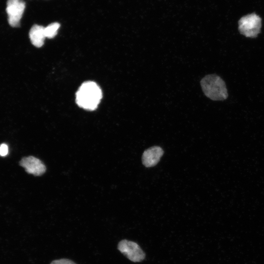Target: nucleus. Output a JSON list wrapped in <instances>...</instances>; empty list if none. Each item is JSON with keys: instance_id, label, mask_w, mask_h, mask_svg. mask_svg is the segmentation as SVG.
Masks as SVG:
<instances>
[{"instance_id": "obj_8", "label": "nucleus", "mask_w": 264, "mask_h": 264, "mask_svg": "<svg viewBox=\"0 0 264 264\" xmlns=\"http://www.w3.org/2000/svg\"><path fill=\"white\" fill-rule=\"evenodd\" d=\"M29 35L33 45L37 47L42 46L46 38L44 27L38 24L33 25L29 31Z\"/></svg>"}, {"instance_id": "obj_7", "label": "nucleus", "mask_w": 264, "mask_h": 264, "mask_svg": "<svg viewBox=\"0 0 264 264\" xmlns=\"http://www.w3.org/2000/svg\"><path fill=\"white\" fill-rule=\"evenodd\" d=\"M163 150L158 146H154L145 150L142 155L143 164L150 167L155 166L163 154Z\"/></svg>"}, {"instance_id": "obj_2", "label": "nucleus", "mask_w": 264, "mask_h": 264, "mask_svg": "<svg viewBox=\"0 0 264 264\" xmlns=\"http://www.w3.org/2000/svg\"><path fill=\"white\" fill-rule=\"evenodd\" d=\"M204 95L213 101H223L228 97L227 89L224 81L217 74L205 76L200 81Z\"/></svg>"}, {"instance_id": "obj_1", "label": "nucleus", "mask_w": 264, "mask_h": 264, "mask_svg": "<svg viewBox=\"0 0 264 264\" xmlns=\"http://www.w3.org/2000/svg\"><path fill=\"white\" fill-rule=\"evenodd\" d=\"M102 97V93L97 84L92 81L84 82L76 94V101L81 108L86 110H95Z\"/></svg>"}, {"instance_id": "obj_9", "label": "nucleus", "mask_w": 264, "mask_h": 264, "mask_svg": "<svg viewBox=\"0 0 264 264\" xmlns=\"http://www.w3.org/2000/svg\"><path fill=\"white\" fill-rule=\"evenodd\" d=\"M60 26V24L58 22H53L49 24L44 27V32L46 38H53L57 34L58 30Z\"/></svg>"}, {"instance_id": "obj_10", "label": "nucleus", "mask_w": 264, "mask_h": 264, "mask_svg": "<svg viewBox=\"0 0 264 264\" xmlns=\"http://www.w3.org/2000/svg\"><path fill=\"white\" fill-rule=\"evenodd\" d=\"M50 264H76L73 261L66 259H62L52 261Z\"/></svg>"}, {"instance_id": "obj_6", "label": "nucleus", "mask_w": 264, "mask_h": 264, "mask_svg": "<svg viewBox=\"0 0 264 264\" xmlns=\"http://www.w3.org/2000/svg\"><path fill=\"white\" fill-rule=\"evenodd\" d=\"M20 164L23 167L26 172L34 176H40L45 171L44 163L38 158L33 156L23 157Z\"/></svg>"}, {"instance_id": "obj_5", "label": "nucleus", "mask_w": 264, "mask_h": 264, "mask_svg": "<svg viewBox=\"0 0 264 264\" xmlns=\"http://www.w3.org/2000/svg\"><path fill=\"white\" fill-rule=\"evenodd\" d=\"M118 250L130 260L133 262H139L143 261L145 254L140 247L132 241L123 240L118 244Z\"/></svg>"}, {"instance_id": "obj_4", "label": "nucleus", "mask_w": 264, "mask_h": 264, "mask_svg": "<svg viewBox=\"0 0 264 264\" xmlns=\"http://www.w3.org/2000/svg\"><path fill=\"white\" fill-rule=\"evenodd\" d=\"M6 5L9 24L13 27H19L25 8L24 1L23 0H8Z\"/></svg>"}, {"instance_id": "obj_11", "label": "nucleus", "mask_w": 264, "mask_h": 264, "mask_svg": "<svg viewBox=\"0 0 264 264\" xmlns=\"http://www.w3.org/2000/svg\"><path fill=\"white\" fill-rule=\"evenodd\" d=\"M8 152V146L6 144L3 143L0 145V155L4 156Z\"/></svg>"}, {"instance_id": "obj_3", "label": "nucleus", "mask_w": 264, "mask_h": 264, "mask_svg": "<svg viewBox=\"0 0 264 264\" xmlns=\"http://www.w3.org/2000/svg\"><path fill=\"white\" fill-rule=\"evenodd\" d=\"M240 33L246 37L256 38L261 31V18L255 13L243 16L238 22Z\"/></svg>"}]
</instances>
